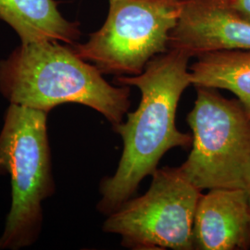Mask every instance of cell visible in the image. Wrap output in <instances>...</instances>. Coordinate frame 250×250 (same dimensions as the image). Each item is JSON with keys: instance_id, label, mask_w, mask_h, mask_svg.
Wrapping results in <instances>:
<instances>
[{"instance_id": "6da1fadb", "label": "cell", "mask_w": 250, "mask_h": 250, "mask_svg": "<svg viewBox=\"0 0 250 250\" xmlns=\"http://www.w3.org/2000/svg\"><path fill=\"white\" fill-rule=\"evenodd\" d=\"M190 59L181 50L169 49L153 58L140 74L117 76V84L137 87L141 100L125 123L113 126L123 138L124 151L115 173L100 184L101 213L109 215L129 200L166 152L192 146V135L175 125L181 96L191 84Z\"/></svg>"}, {"instance_id": "7a4b0ae2", "label": "cell", "mask_w": 250, "mask_h": 250, "mask_svg": "<svg viewBox=\"0 0 250 250\" xmlns=\"http://www.w3.org/2000/svg\"><path fill=\"white\" fill-rule=\"evenodd\" d=\"M0 93L10 104L49 112L77 103L102 114L112 126L131 106L130 86H115L79 57L72 45L59 41L21 43L0 61Z\"/></svg>"}, {"instance_id": "3957f363", "label": "cell", "mask_w": 250, "mask_h": 250, "mask_svg": "<svg viewBox=\"0 0 250 250\" xmlns=\"http://www.w3.org/2000/svg\"><path fill=\"white\" fill-rule=\"evenodd\" d=\"M9 174L11 207L0 250H20L37 240L42 203L55 191L47 112L10 104L0 132V175Z\"/></svg>"}, {"instance_id": "277c9868", "label": "cell", "mask_w": 250, "mask_h": 250, "mask_svg": "<svg viewBox=\"0 0 250 250\" xmlns=\"http://www.w3.org/2000/svg\"><path fill=\"white\" fill-rule=\"evenodd\" d=\"M188 114L192 149L179 167L199 190L237 188L250 191V117L238 99L197 86Z\"/></svg>"}, {"instance_id": "5b68a950", "label": "cell", "mask_w": 250, "mask_h": 250, "mask_svg": "<svg viewBox=\"0 0 250 250\" xmlns=\"http://www.w3.org/2000/svg\"><path fill=\"white\" fill-rule=\"evenodd\" d=\"M104 24L72 48L103 74L133 76L153 58L169 50L181 0H108Z\"/></svg>"}, {"instance_id": "8992f818", "label": "cell", "mask_w": 250, "mask_h": 250, "mask_svg": "<svg viewBox=\"0 0 250 250\" xmlns=\"http://www.w3.org/2000/svg\"><path fill=\"white\" fill-rule=\"evenodd\" d=\"M149 189L108 215L103 231L119 234L122 245L135 250H192L193 224L201 190L180 168L152 173Z\"/></svg>"}, {"instance_id": "52a82bcc", "label": "cell", "mask_w": 250, "mask_h": 250, "mask_svg": "<svg viewBox=\"0 0 250 250\" xmlns=\"http://www.w3.org/2000/svg\"><path fill=\"white\" fill-rule=\"evenodd\" d=\"M231 0H181L169 49L191 58L222 49H250V23L230 7Z\"/></svg>"}, {"instance_id": "ba28073f", "label": "cell", "mask_w": 250, "mask_h": 250, "mask_svg": "<svg viewBox=\"0 0 250 250\" xmlns=\"http://www.w3.org/2000/svg\"><path fill=\"white\" fill-rule=\"evenodd\" d=\"M250 224V191L210 189L197 201L193 224L194 250H248Z\"/></svg>"}, {"instance_id": "9c48e42d", "label": "cell", "mask_w": 250, "mask_h": 250, "mask_svg": "<svg viewBox=\"0 0 250 250\" xmlns=\"http://www.w3.org/2000/svg\"><path fill=\"white\" fill-rule=\"evenodd\" d=\"M58 5L56 0H0V20L21 43L49 40L73 45L81 36L79 23L65 18Z\"/></svg>"}, {"instance_id": "30bf717a", "label": "cell", "mask_w": 250, "mask_h": 250, "mask_svg": "<svg viewBox=\"0 0 250 250\" xmlns=\"http://www.w3.org/2000/svg\"><path fill=\"white\" fill-rule=\"evenodd\" d=\"M190 68L191 84L228 90L250 117V49H222L201 54Z\"/></svg>"}, {"instance_id": "8fae6325", "label": "cell", "mask_w": 250, "mask_h": 250, "mask_svg": "<svg viewBox=\"0 0 250 250\" xmlns=\"http://www.w3.org/2000/svg\"><path fill=\"white\" fill-rule=\"evenodd\" d=\"M230 7L239 18L250 23V0H231Z\"/></svg>"}, {"instance_id": "7c38bea8", "label": "cell", "mask_w": 250, "mask_h": 250, "mask_svg": "<svg viewBox=\"0 0 250 250\" xmlns=\"http://www.w3.org/2000/svg\"></svg>"}]
</instances>
